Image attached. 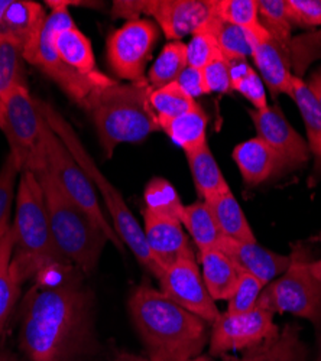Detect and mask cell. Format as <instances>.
<instances>
[{
  "label": "cell",
  "instance_id": "cell-27",
  "mask_svg": "<svg viewBox=\"0 0 321 361\" xmlns=\"http://www.w3.org/2000/svg\"><path fill=\"white\" fill-rule=\"evenodd\" d=\"M303 116L304 126L308 137V149L314 158L315 172L321 173V110L311 94L305 81L300 77H294L293 94H291Z\"/></svg>",
  "mask_w": 321,
  "mask_h": 361
},
{
  "label": "cell",
  "instance_id": "cell-30",
  "mask_svg": "<svg viewBox=\"0 0 321 361\" xmlns=\"http://www.w3.org/2000/svg\"><path fill=\"white\" fill-rule=\"evenodd\" d=\"M206 26L216 37L222 55L226 59H235V58H248L252 55L253 48V34L246 31L243 27L230 25L219 19L213 12Z\"/></svg>",
  "mask_w": 321,
  "mask_h": 361
},
{
  "label": "cell",
  "instance_id": "cell-20",
  "mask_svg": "<svg viewBox=\"0 0 321 361\" xmlns=\"http://www.w3.org/2000/svg\"><path fill=\"white\" fill-rule=\"evenodd\" d=\"M202 281L214 300H229L245 274L239 264L219 249L198 253Z\"/></svg>",
  "mask_w": 321,
  "mask_h": 361
},
{
  "label": "cell",
  "instance_id": "cell-26",
  "mask_svg": "<svg viewBox=\"0 0 321 361\" xmlns=\"http://www.w3.org/2000/svg\"><path fill=\"white\" fill-rule=\"evenodd\" d=\"M181 224H184L191 235L198 253L217 249L224 237L206 201H195L190 205H184Z\"/></svg>",
  "mask_w": 321,
  "mask_h": 361
},
{
  "label": "cell",
  "instance_id": "cell-36",
  "mask_svg": "<svg viewBox=\"0 0 321 361\" xmlns=\"http://www.w3.org/2000/svg\"><path fill=\"white\" fill-rule=\"evenodd\" d=\"M259 361H307V347L296 325H286L269 343L262 345Z\"/></svg>",
  "mask_w": 321,
  "mask_h": 361
},
{
  "label": "cell",
  "instance_id": "cell-51",
  "mask_svg": "<svg viewBox=\"0 0 321 361\" xmlns=\"http://www.w3.org/2000/svg\"><path fill=\"white\" fill-rule=\"evenodd\" d=\"M12 0H0V22H2L6 11L9 9Z\"/></svg>",
  "mask_w": 321,
  "mask_h": 361
},
{
  "label": "cell",
  "instance_id": "cell-10",
  "mask_svg": "<svg viewBox=\"0 0 321 361\" xmlns=\"http://www.w3.org/2000/svg\"><path fill=\"white\" fill-rule=\"evenodd\" d=\"M5 106L4 132L11 146V155L20 173L35 172L45 166L41 142L42 117L37 100L25 85L16 87L2 97Z\"/></svg>",
  "mask_w": 321,
  "mask_h": 361
},
{
  "label": "cell",
  "instance_id": "cell-2",
  "mask_svg": "<svg viewBox=\"0 0 321 361\" xmlns=\"http://www.w3.org/2000/svg\"><path fill=\"white\" fill-rule=\"evenodd\" d=\"M128 310L152 361L191 360L207 345V322L148 283L131 293Z\"/></svg>",
  "mask_w": 321,
  "mask_h": 361
},
{
  "label": "cell",
  "instance_id": "cell-15",
  "mask_svg": "<svg viewBox=\"0 0 321 361\" xmlns=\"http://www.w3.org/2000/svg\"><path fill=\"white\" fill-rule=\"evenodd\" d=\"M249 116L258 132L277 155L279 162V176L303 168L310 159V149L300 133L289 125L278 106L265 110L250 109Z\"/></svg>",
  "mask_w": 321,
  "mask_h": 361
},
{
  "label": "cell",
  "instance_id": "cell-50",
  "mask_svg": "<svg viewBox=\"0 0 321 361\" xmlns=\"http://www.w3.org/2000/svg\"><path fill=\"white\" fill-rule=\"evenodd\" d=\"M0 361H22V360L9 351L0 350Z\"/></svg>",
  "mask_w": 321,
  "mask_h": 361
},
{
  "label": "cell",
  "instance_id": "cell-28",
  "mask_svg": "<svg viewBox=\"0 0 321 361\" xmlns=\"http://www.w3.org/2000/svg\"><path fill=\"white\" fill-rule=\"evenodd\" d=\"M15 246L13 227L0 238V333H2L20 296V285L15 279L11 262Z\"/></svg>",
  "mask_w": 321,
  "mask_h": 361
},
{
  "label": "cell",
  "instance_id": "cell-5",
  "mask_svg": "<svg viewBox=\"0 0 321 361\" xmlns=\"http://www.w3.org/2000/svg\"><path fill=\"white\" fill-rule=\"evenodd\" d=\"M15 202L12 223L15 246L11 269L18 283L23 285L45 270L66 263L55 249L42 188L32 172L20 173Z\"/></svg>",
  "mask_w": 321,
  "mask_h": 361
},
{
  "label": "cell",
  "instance_id": "cell-34",
  "mask_svg": "<svg viewBox=\"0 0 321 361\" xmlns=\"http://www.w3.org/2000/svg\"><path fill=\"white\" fill-rule=\"evenodd\" d=\"M151 106L157 114L159 128H162L172 118L194 109L197 102L187 96L177 84L171 82L165 87L152 90Z\"/></svg>",
  "mask_w": 321,
  "mask_h": 361
},
{
  "label": "cell",
  "instance_id": "cell-8",
  "mask_svg": "<svg viewBox=\"0 0 321 361\" xmlns=\"http://www.w3.org/2000/svg\"><path fill=\"white\" fill-rule=\"evenodd\" d=\"M291 263L285 272L262 290L258 305L272 314H293L321 324V285L310 270V253L298 245L289 255Z\"/></svg>",
  "mask_w": 321,
  "mask_h": 361
},
{
  "label": "cell",
  "instance_id": "cell-25",
  "mask_svg": "<svg viewBox=\"0 0 321 361\" xmlns=\"http://www.w3.org/2000/svg\"><path fill=\"white\" fill-rule=\"evenodd\" d=\"M207 126L209 117L206 111L197 103L194 109L172 118L171 122L164 125L161 129L175 145H178L187 154L209 143Z\"/></svg>",
  "mask_w": 321,
  "mask_h": 361
},
{
  "label": "cell",
  "instance_id": "cell-23",
  "mask_svg": "<svg viewBox=\"0 0 321 361\" xmlns=\"http://www.w3.org/2000/svg\"><path fill=\"white\" fill-rule=\"evenodd\" d=\"M193 180L198 195L202 201H210L217 195L230 191L227 180L217 165L209 143L202 147L186 154Z\"/></svg>",
  "mask_w": 321,
  "mask_h": 361
},
{
  "label": "cell",
  "instance_id": "cell-43",
  "mask_svg": "<svg viewBox=\"0 0 321 361\" xmlns=\"http://www.w3.org/2000/svg\"><path fill=\"white\" fill-rule=\"evenodd\" d=\"M235 92L241 93L253 106V110H265L269 107L265 84L256 70L236 87Z\"/></svg>",
  "mask_w": 321,
  "mask_h": 361
},
{
  "label": "cell",
  "instance_id": "cell-52",
  "mask_svg": "<svg viewBox=\"0 0 321 361\" xmlns=\"http://www.w3.org/2000/svg\"><path fill=\"white\" fill-rule=\"evenodd\" d=\"M5 125V106H4V100L0 97V129H4Z\"/></svg>",
  "mask_w": 321,
  "mask_h": 361
},
{
  "label": "cell",
  "instance_id": "cell-6",
  "mask_svg": "<svg viewBox=\"0 0 321 361\" xmlns=\"http://www.w3.org/2000/svg\"><path fill=\"white\" fill-rule=\"evenodd\" d=\"M37 106L40 109L41 116L45 118V122L55 132V135L63 140V143L67 146V149L70 150L74 159L78 162L84 173L89 176L93 185L97 187V190L103 195L106 208L111 219V226L116 234L121 238L123 246H126L133 253L138 262L147 269L154 278L159 279L162 275V270L157 264L147 245L143 227H140V224L132 214L119 190L113 187L109 183V179L100 172L95 159L89 155V152H87V149L81 143L75 130L63 117V114L60 111H56V109H54L49 103H45L42 100H37Z\"/></svg>",
  "mask_w": 321,
  "mask_h": 361
},
{
  "label": "cell",
  "instance_id": "cell-48",
  "mask_svg": "<svg viewBox=\"0 0 321 361\" xmlns=\"http://www.w3.org/2000/svg\"><path fill=\"white\" fill-rule=\"evenodd\" d=\"M310 270H311V274L314 275V278L318 281V283L321 285V259L311 260L310 262Z\"/></svg>",
  "mask_w": 321,
  "mask_h": 361
},
{
  "label": "cell",
  "instance_id": "cell-39",
  "mask_svg": "<svg viewBox=\"0 0 321 361\" xmlns=\"http://www.w3.org/2000/svg\"><path fill=\"white\" fill-rule=\"evenodd\" d=\"M219 56H223L219 42L206 23H204V26H201L197 32L191 35V39L187 44L188 66L202 70Z\"/></svg>",
  "mask_w": 321,
  "mask_h": 361
},
{
  "label": "cell",
  "instance_id": "cell-46",
  "mask_svg": "<svg viewBox=\"0 0 321 361\" xmlns=\"http://www.w3.org/2000/svg\"><path fill=\"white\" fill-rule=\"evenodd\" d=\"M307 87L310 88L311 94L314 96L320 110H321V67H318L315 71L311 73L308 81H305Z\"/></svg>",
  "mask_w": 321,
  "mask_h": 361
},
{
  "label": "cell",
  "instance_id": "cell-29",
  "mask_svg": "<svg viewBox=\"0 0 321 361\" xmlns=\"http://www.w3.org/2000/svg\"><path fill=\"white\" fill-rule=\"evenodd\" d=\"M187 66V44L183 41H169L150 68L147 80L152 90L165 87L177 81Z\"/></svg>",
  "mask_w": 321,
  "mask_h": 361
},
{
  "label": "cell",
  "instance_id": "cell-16",
  "mask_svg": "<svg viewBox=\"0 0 321 361\" xmlns=\"http://www.w3.org/2000/svg\"><path fill=\"white\" fill-rule=\"evenodd\" d=\"M142 217L147 245L162 272L181 257L194 255L181 221L157 216L147 208L142 209Z\"/></svg>",
  "mask_w": 321,
  "mask_h": 361
},
{
  "label": "cell",
  "instance_id": "cell-12",
  "mask_svg": "<svg viewBox=\"0 0 321 361\" xmlns=\"http://www.w3.org/2000/svg\"><path fill=\"white\" fill-rule=\"evenodd\" d=\"M159 38V27L152 19L128 20L107 38V63L119 78L129 82L147 81L145 68Z\"/></svg>",
  "mask_w": 321,
  "mask_h": 361
},
{
  "label": "cell",
  "instance_id": "cell-54",
  "mask_svg": "<svg viewBox=\"0 0 321 361\" xmlns=\"http://www.w3.org/2000/svg\"><path fill=\"white\" fill-rule=\"evenodd\" d=\"M317 361H321V357H318V360Z\"/></svg>",
  "mask_w": 321,
  "mask_h": 361
},
{
  "label": "cell",
  "instance_id": "cell-18",
  "mask_svg": "<svg viewBox=\"0 0 321 361\" xmlns=\"http://www.w3.org/2000/svg\"><path fill=\"white\" fill-rule=\"evenodd\" d=\"M217 249L235 260L245 274L255 276L265 286L279 278L291 263L289 255L275 253L258 242L246 243L223 237Z\"/></svg>",
  "mask_w": 321,
  "mask_h": 361
},
{
  "label": "cell",
  "instance_id": "cell-45",
  "mask_svg": "<svg viewBox=\"0 0 321 361\" xmlns=\"http://www.w3.org/2000/svg\"><path fill=\"white\" fill-rule=\"evenodd\" d=\"M229 63V74H230V82L231 90H236V87L249 77L255 68L248 63V58H235V59H227Z\"/></svg>",
  "mask_w": 321,
  "mask_h": 361
},
{
  "label": "cell",
  "instance_id": "cell-13",
  "mask_svg": "<svg viewBox=\"0 0 321 361\" xmlns=\"http://www.w3.org/2000/svg\"><path fill=\"white\" fill-rule=\"evenodd\" d=\"M279 328L274 322V314L256 307L242 314L224 312L212 324L209 350L212 355L230 351L253 350L274 340Z\"/></svg>",
  "mask_w": 321,
  "mask_h": 361
},
{
  "label": "cell",
  "instance_id": "cell-44",
  "mask_svg": "<svg viewBox=\"0 0 321 361\" xmlns=\"http://www.w3.org/2000/svg\"><path fill=\"white\" fill-rule=\"evenodd\" d=\"M175 84H177L187 96H190L194 100L197 97L210 94L207 90V85H206V81H204L202 70H200V68L187 66L186 70L177 78V81H175Z\"/></svg>",
  "mask_w": 321,
  "mask_h": 361
},
{
  "label": "cell",
  "instance_id": "cell-31",
  "mask_svg": "<svg viewBox=\"0 0 321 361\" xmlns=\"http://www.w3.org/2000/svg\"><path fill=\"white\" fill-rule=\"evenodd\" d=\"M145 200V208L148 212L169 217L174 220L181 221L183 212H184V204L180 200L178 192L175 191L172 184H169L164 178H154L145 187L143 192Z\"/></svg>",
  "mask_w": 321,
  "mask_h": 361
},
{
  "label": "cell",
  "instance_id": "cell-19",
  "mask_svg": "<svg viewBox=\"0 0 321 361\" xmlns=\"http://www.w3.org/2000/svg\"><path fill=\"white\" fill-rule=\"evenodd\" d=\"M231 158L239 168L245 184L255 187L272 176H279V162L272 149L255 136L239 143L231 152Z\"/></svg>",
  "mask_w": 321,
  "mask_h": 361
},
{
  "label": "cell",
  "instance_id": "cell-47",
  "mask_svg": "<svg viewBox=\"0 0 321 361\" xmlns=\"http://www.w3.org/2000/svg\"><path fill=\"white\" fill-rule=\"evenodd\" d=\"M113 361H152L150 360L148 357H140V355H135V354H131V353H119L118 355H116L113 358ZM186 361H214L212 357L209 355H198L195 358H191V360H186Z\"/></svg>",
  "mask_w": 321,
  "mask_h": 361
},
{
  "label": "cell",
  "instance_id": "cell-37",
  "mask_svg": "<svg viewBox=\"0 0 321 361\" xmlns=\"http://www.w3.org/2000/svg\"><path fill=\"white\" fill-rule=\"evenodd\" d=\"M289 59L294 75L303 78L308 67L321 59V29L293 38L289 47Z\"/></svg>",
  "mask_w": 321,
  "mask_h": 361
},
{
  "label": "cell",
  "instance_id": "cell-53",
  "mask_svg": "<svg viewBox=\"0 0 321 361\" xmlns=\"http://www.w3.org/2000/svg\"><path fill=\"white\" fill-rule=\"evenodd\" d=\"M318 357H321V347H320V355Z\"/></svg>",
  "mask_w": 321,
  "mask_h": 361
},
{
  "label": "cell",
  "instance_id": "cell-32",
  "mask_svg": "<svg viewBox=\"0 0 321 361\" xmlns=\"http://www.w3.org/2000/svg\"><path fill=\"white\" fill-rule=\"evenodd\" d=\"M212 12L223 22L243 27L252 34L267 31L259 20L258 0H212Z\"/></svg>",
  "mask_w": 321,
  "mask_h": 361
},
{
  "label": "cell",
  "instance_id": "cell-4",
  "mask_svg": "<svg viewBox=\"0 0 321 361\" xmlns=\"http://www.w3.org/2000/svg\"><path fill=\"white\" fill-rule=\"evenodd\" d=\"M42 188L55 249L68 266L90 275L109 242L102 228L64 192L45 166L32 172Z\"/></svg>",
  "mask_w": 321,
  "mask_h": 361
},
{
  "label": "cell",
  "instance_id": "cell-3",
  "mask_svg": "<svg viewBox=\"0 0 321 361\" xmlns=\"http://www.w3.org/2000/svg\"><path fill=\"white\" fill-rule=\"evenodd\" d=\"M148 80L121 84L113 81L96 88L85 102L106 158L123 143H140L158 132L159 123L151 106Z\"/></svg>",
  "mask_w": 321,
  "mask_h": 361
},
{
  "label": "cell",
  "instance_id": "cell-17",
  "mask_svg": "<svg viewBox=\"0 0 321 361\" xmlns=\"http://www.w3.org/2000/svg\"><path fill=\"white\" fill-rule=\"evenodd\" d=\"M250 56L253 58L258 74L268 87L271 96L274 99H278L281 94L291 97L296 75L293 68H291L289 54L285 52L267 31L253 34V48Z\"/></svg>",
  "mask_w": 321,
  "mask_h": 361
},
{
  "label": "cell",
  "instance_id": "cell-22",
  "mask_svg": "<svg viewBox=\"0 0 321 361\" xmlns=\"http://www.w3.org/2000/svg\"><path fill=\"white\" fill-rule=\"evenodd\" d=\"M52 42L58 56L71 70L84 75L100 74L96 67V58L89 38L75 26L55 32Z\"/></svg>",
  "mask_w": 321,
  "mask_h": 361
},
{
  "label": "cell",
  "instance_id": "cell-7",
  "mask_svg": "<svg viewBox=\"0 0 321 361\" xmlns=\"http://www.w3.org/2000/svg\"><path fill=\"white\" fill-rule=\"evenodd\" d=\"M51 6L44 25L23 48V59L26 63L35 66L52 81L60 85L63 92L78 106L84 109L87 99L96 88L107 85L114 80L104 75H84L63 63L54 48V35L61 29L75 26L68 12V2H47Z\"/></svg>",
  "mask_w": 321,
  "mask_h": 361
},
{
  "label": "cell",
  "instance_id": "cell-40",
  "mask_svg": "<svg viewBox=\"0 0 321 361\" xmlns=\"http://www.w3.org/2000/svg\"><path fill=\"white\" fill-rule=\"evenodd\" d=\"M264 288L265 285L259 279H256L249 274H243L238 283L236 290L233 292V295L229 298L227 312L242 314L256 308L259 296L262 290H264Z\"/></svg>",
  "mask_w": 321,
  "mask_h": 361
},
{
  "label": "cell",
  "instance_id": "cell-9",
  "mask_svg": "<svg viewBox=\"0 0 321 361\" xmlns=\"http://www.w3.org/2000/svg\"><path fill=\"white\" fill-rule=\"evenodd\" d=\"M41 142L47 171L60 184L64 192L102 228L109 242L119 252H123V243L99 205L93 183L84 173L63 140L49 128L44 117L41 122Z\"/></svg>",
  "mask_w": 321,
  "mask_h": 361
},
{
  "label": "cell",
  "instance_id": "cell-1",
  "mask_svg": "<svg viewBox=\"0 0 321 361\" xmlns=\"http://www.w3.org/2000/svg\"><path fill=\"white\" fill-rule=\"evenodd\" d=\"M83 272L56 264L22 299L18 343L28 361H96L100 343L93 293Z\"/></svg>",
  "mask_w": 321,
  "mask_h": 361
},
{
  "label": "cell",
  "instance_id": "cell-33",
  "mask_svg": "<svg viewBox=\"0 0 321 361\" xmlns=\"http://www.w3.org/2000/svg\"><path fill=\"white\" fill-rule=\"evenodd\" d=\"M23 61V47L0 35V97L16 87H26Z\"/></svg>",
  "mask_w": 321,
  "mask_h": 361
},
{
  "label": "cell",
  "instance_id": "cell-38",
  "mask_svg": "<svg viewBox=\"0 0 321 361\" xmlns=\"http://www.w3.org/2000/svg\"><path fill=\"white\" fill-rule=\"evenodd\" d=\"M20 173L15 159L9 154L5 164L0 169V238H2L12 227L11 213L12 205L16 201L15 187L16 179Z\"/></svg>",
  "mask_w": 321,
  "mask_h": 361
},
{
  "label": "cell",
  "instance_id": "cell-41",
  "mask_svg": "<svg viewBox=\"0 0 321 361\" xmlns=\"http://www.w3.org/2000/svg\"><path fill=\"white\" fill-rule=\"evenodd\" d=\"M288 19L293 26L314 29L321 26V0H285Z\"/></svg>",
  "mask_w": 321,
  "mask_h": 361
},
{
  "label": "cell",
  "instance_id": "cell-14",
  "mask_svg": "<svg viewBox=\"0 0 321 361\" xmlns=\"http://www.w3.org/2000/svg\"><path fill=\"white\" fill-rule=\"evenodd\" d=\"M158 282L165 296L207 324H213L220 317L216 300L202 281L195 255L184 256L166 267Z\"/></svg>",
  "mask_w": 321,
  "mask_h": 361
},
{
  "label": "cell",
  "instance_id": "cell-11",
  "mask_svg": "<svg viewBox=\"0 0 321 361\" xmlns=\"http://www.w3.org/2000/svg\"><path fill=\"white\" fill-rule=\"evenodd\" d=\"M111 12L128 20L151 16L166 39L181 41L209 20L212 0H118Z\"/></svg>",
  "mask_w": 321,
  "mask_h": 361
},
{
  "label": "cell",
  "instance_id": "cell-21",
  "mask_svg": "<svg viewBox=\"0 0 321 361\" xmlns=\"http://www.w3.org/2000/svg\"><path fill=\"white\" fill-rule=\"evenodd\" d=\"M42 5L29 0H12L2 22H0V35L11 38L25 45L32 39L47 19Z\"/></svg>",
  "mask_w": 321,
  "mask_h": 361
},
{
  "label": "cell",
  "instance_id": "cell-35",
  "mask_svg": "<svg viewBox=\"0 0 321 361\" xmlns=\"http://www.w3.org/2000/svg\"><path fill=\"white\" fill-rule=\"evenodd\" d=\"M259 20L267 29L271 38L289 54V47L293 37V25H291L286 13L285 0H258Z\"/></svg>",
  "mask_w": 321,
  "mask_h": 361
},
{
  "label": "cell",
  "instance_id": "cell-24",
  "mask_svg": "<svg viewBox=\"0 0 321 361\" xmlns=\"http://www.w3.org/2000/svg\"><path fill=\"white\" fill-rule=\"evenodd\" d=\"M207 204L224 237L246 243L256 242V237L249 226L243 209L231 191L214 197L213 200L207 201Z\"/></svg>",
  "mask_w": 321,
  "mask_h": 361
},
{
  "label": "cell",
  "instance_id": "cell-42",
  "mask_svg": "<svg viewBox=\"0 0 321 361\" xmlns=\"http://www.w3.org/2000/svg\"><path fill=\"white\" fill-rule=\"evenodd\" d=\"M204 81H206L209 93L226 94L231 92V82L229 74V63L224 56L216 58L209 66L202 68Z\"/></svg>",
  "mask_w": 321,
  "mask_h": 361
},
{
  "label": "cell",
  "instance_id": "cell-49",
  "mask_svg": "<svg viewBox=\"0 0 321 361\" xmlns=\"http://www.w3.org/2000/svg\"><path fill=\"white\" fill-rule=\"evenodd\" d=\"M260 351H262V345H260V347H258V348H253V350L246 351V354L243 355L242 361H259Z\"/></svg>",
  "mask_w": 321,
  "mask_h": 361
}]
</instances>
